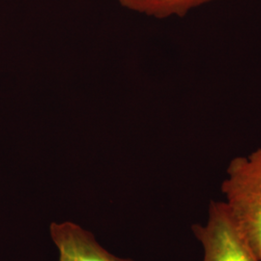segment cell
Returning a JSON list of instances; mask_svg holds the SVG:
<instances>
[{
	"instance_id": "3",
	"label": "cell",
	"mask_w": 261,
	"mask_h": 261,
	"mask_svg": "<svg viewBox=\"0 0 261 261\" xmlns=\"http://www.w3.org/2000/svg\"><path fill=\"white\" fill-rule=\"evenodd\" d=\"M50 235L59 251V261H133L112 255L97 243L93 234L70 222L53 223Z\"/></svg>"
},
{
	"instance_id": "4",
	"label": "cell",
	"mask_w": 261,
	"mask_h": 261,
	"mask_svg": "<svg viewBox=\"0 0 261 261\" xmlns=\"http://www.w3.org/2000/svg\"><path fill=\"white\" fill-rule=\"evenodd\" d=\"M123 7L156 19L185 17L191 10L215 0H118Z\"/></svg>"
},
{
	"instance_id": "2",
	"label": "cell",
	"mask_w": 261,
	"mask_h": 261,
	"mask_svg": "<svg viewBox=\"0 0 261 261\" xmlns=\"http://www.w3.org/2000/svg\"><path fill=\"white\" fill-rule=\"evenodd\" d=\"M192 229L202 244L203 261H260L234 224L224 201L212 200L207 224H194Z\"/></svg>"
},
{
	"instance_id": "1",
	"label": "cell",
	"mask_w": 261,
	"mask_h": 261,
	"mask_svg": "<svg viewBox=\"0 0 261 261\" xmlns=\"http://www.w3.org/2000/svg\"><path fill=\"white\" fill-rule=\"evenodd\" d=\"M222 193L234 224L261 261V147L229 162Z\"/></svg>"
}]
</instances>
